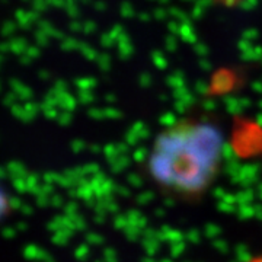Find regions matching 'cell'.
Listing matches in <instances>:
<instances>
[{"label": "cell", "instance_id": "obj_1", "mask_svg": "<svg viewBox=\"0 0 262 262\" xmlns=\"http://www.w3.org/2000/svg\"><path fill=\"white\" fill-rule=\"evenodd\" d=\"M225 140L219 125L187 117L158 133L143 160L153 187L179 201H198L213 188L223 166Z\"/></svg>", "mask_w": 262, "mask_h": 262}, {"label": "cell", "instance_id": "obj_2", "mask_svg": "<svg viewBox=\"0 0 262 262\" xmlns=\"http://www.w3.org/2000/svg\"><path fill=\"white\" fill-rule=\"evenodd\" d=\"M10 211V200L8 194L3 191V188L0 187V222L9 214Z\"/></svg>", "mask_w": 262, "mask_h": 262}]
</instances>
